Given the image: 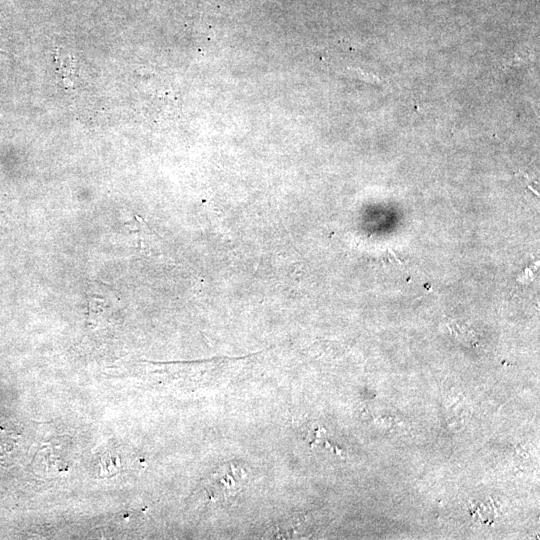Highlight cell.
Listing matches in <instances>:
<instances>
[{
	"instance_id": "cell-1",
	"label": "cell",
	"mask_w": 540,
	"mask_h": 540,
	"mask_svg": "<svg viewBox=\"0 0 540 540\" xmlns=\"http://www.w3.org/2000/svg\"><path fill=\"white\" fill-rule=\"evenodd\" d=\"M244 470L234 464H226L214 471L209 479L207 491L210 498L226 500L239 492L244 481Z\"/></svg>"
}]
</instances>
